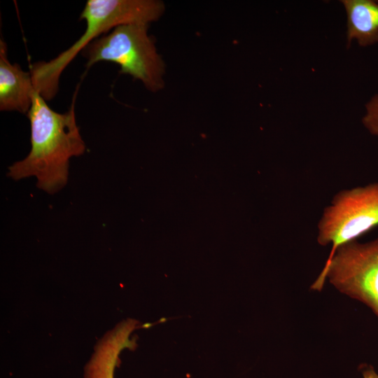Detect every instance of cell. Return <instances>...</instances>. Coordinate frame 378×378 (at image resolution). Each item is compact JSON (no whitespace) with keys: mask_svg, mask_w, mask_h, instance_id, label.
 I'll return each instance as SVG.
<instances>
[{"mask_svg":"<svg viewBox=\"0 0 378 378\" xmlns=\"http://www.w3.org/2000/svg\"><path fill=\"white\" fill-rule=\"evenodd\" d=\"M74 93L71 107L63 113L53 111L36 90L27 113L31 128V149L22 160L8 167L14 180L34 176L38 188L55 194L66 184L69 160L82 155L85 144L76 123Z\"/></svg>","mask_w":378,"mask_h":378,"instance_id":"cell-1","label":"cell"},{"mask_svg":"<svg viewBox=\"0 0 378 378\" xmlns=\"http://www.w3.org/2000/svg\"><path fill=\"white\" fill-rule=\"evenodd\" d=\"M164 8V3L157 0H88L80 15L86 22L80 38L54 59L30 66L34 90L45 100H51L58 92L61 74L89 43L122 24H149L161 17Z\"/></svg>","mask_w":378,"mask_h":378,"instance_id":"cell-2","label":"cell"},{"mask_svg":"<svg viewBox=\"0 0 378 378\" xmlns=\"http://www.w3.org/2000/svg\"><path fill=\"white\" fill-rule=\"evenodd\" d=\"M148 27L146 24H122L94 40L81 52L86 66L102 61L113 62L120 66V74L139 80L151 92L160 90L164 85L165 64Z\"/></svg>","mask_w":378,"mask_h":378,"instance_id":"cell-3","label":"cell"},{"mask_svg":"<svg viewBox=\"0 0 378 378\" xmlns=\"http://www.w3.org/2000/svg\"><path fill=\"white\" fill-rule=\"evenodd\" d=\"M369 307L378 317V238L366 243L353 240L327 258L311 289L320 291L325 281Z\"/></svg>","mask_w":378,"mask_h":378,"instance_id":"cell-4","label":"cell"},{"mask_svg":"<svg viewBox=\"0 0 378 378\" xmlns=\"http://www.w3.org/2000/svg\"><path fill=\"white\" fill-rule=\"evenodd\" d=\"M377 225L378 182L336 193L318 222L316 240L321 246H332L330 258L338 246L357 240Z\"/></svg>","mask_w":378,"mask_h":378,"instance_id":"cell-5","label":"cell"},{"mask_svg":"<svg viewBox=\"0 0 378 378\" xmlns=\"http://www.w3.org/2000/svg\"><path fill=\"white\" fill-rule=\"evenodd\" d=\"M34 88L29 71L8 58L7 45L0 40V110L27 113Z\"/></svg>","mask_w":378,"mask_h":378,"instance_id":"cell-6","label":"cell"},{"mask_svg":"<svg viewBox=\"0 0 378 378\" xmlns=\"http://www.w3.org/2000/svg\"><path fill=\"white\" fill-rule=\"evenodd\" d=\"M136 327V321L128 319L108 332L94 348L85 368V378H114L121 351L136 346L134 340H130V335Z\"/></svg>","mask_w":378,"mask_h":378,"instance_id":"cell-7","label":"cell"},{"mask_svg":"<svg viewBox=\"0 0 378 378\" xmlns=\"http://www.w3.org/2000/svg\"><path fill=\"white\" fill-rule=\"evenodd\" d=\"M347 17V39L361 46L378 43V1L343 0Z\"/></svg>","mask_w":378,"mask_h":378,"instance_id":"cell-8","label":"cell"},{"mask_svg":"<svg viewBox=\"0 0 378 378\" xmlns=\"http://www.w3.org/2000/svg\"><path fill=\"white\" fill-rule=\"evenodd\" d=\"M366 109L363 123L371 134L378 136V94L367 104Z\"/></svg>","mask_w":378,"mask_h":378,"instance_id":"cell-9","label":"cell"},{"mask_svg":"<svg viewBox=\"0 0 378 378\" xmlns=\"http://www.w3.org/2000/svg\"><path fill=\"white\" fill-rule=\"evenodd\" d=\"M361 372L363 378H378V374L370 365H362Z\"/></svg>","mask_w":378,"mask_h":378,"instance_id":"cell-10","label":"cell"}]
</instances>
